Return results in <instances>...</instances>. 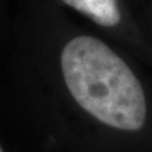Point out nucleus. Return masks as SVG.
Wrapping results in <instances>:
<instances>
[{"mask_svg":"<svg viewBox=\"0 0 152 152\" xmlns=\"http://www.w3.org/2000/svg\"><path fill=\"white\" fill-rule=\"evenodd\" d=\"M61 69L70 94L90 115L121 131L143 127L147 104L142 85L104 42L90 36L71 39L61 53Z\"/></svg>","mask_w":152,"mask_h":152,"instance_id":"nucleus-1","label":"nucleus"},{"mask_svg":"<svg viewBox=\"0 0 152 152\" xmlns=\"http://www.w3.org/2000/svg\"><path fill=\"white\" fill-rule=\"evenodd\" d=\"M69 7L91 18L103 27H114L121 22L118 0H62Z\"/></svg>","mask_w":152,"mask_h":152,"instance_id":"nucleus-2","label":"nucleus"},{"mask_svg":"<svg viewBox=\"0 0 152 152\" xmlns=\"http://www.w3.org/2000/svg\"><path fill=\"white\" fill-rule=\"evenodd\" d=\"M0 152H3V150H1V147H0Z\"/></svg>","mask_w":152,"mask_h":152,"instance_id":"nucleus-3","label":"nucleus"}]
</instances>
